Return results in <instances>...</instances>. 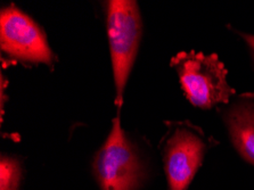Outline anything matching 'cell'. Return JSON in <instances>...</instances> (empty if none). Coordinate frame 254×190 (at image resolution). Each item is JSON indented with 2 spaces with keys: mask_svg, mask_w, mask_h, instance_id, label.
<instances>
[{
  "mask_svg": "<svg viewBox=\"0 0 254 190\" xmlns=\"http://www.w3.org/2000/svg\"><path fill=\"white\" fill-rule=\"evenodd\" d=\"M0 46L3 53L16 60L48 65L54 61L44 30L15 6L0 13Z\"/></svg>",
  "mask_w": 254,
  "mask_h": 190,
  "instance_id": "4",
  "label": "cell"
},
{
  "mask_svg": "<svg viewBox=\"0 0 254 190\" xmlns=\"http://www.w3.org/2000/svg\"><path fill=\"white\" fill-rule=\"evenodd\" d=\"M21 166L15 158L2 156L0 160V190H18Z\"/></svg>",
  "mask_w": 254,
  "mask_h": 190,
  "instance_id": "7",
  "label": "cell"
},
{
  "mask_svg": "<svg viewBox=\"0 0 254 190\" xmlns=\"http://www.w3.org/2000/svg\"><path fill=\"white\" fill-rule=\"evenodd\" d=\"M230 137L242 157L254 165V104H240L226 118Z\"/></svg>",
  "mask_w": 254,
  "mask_h": 190,
  "instance_id": "6",
  "label": "cell"
},
{
  "mask_svg": "<svg viewBox=\"0 0 254 190\" xmlns=\"http://www.w3.org/2000/svg\"><path fill=\"white\" fill-rule=\"evenodd\" d=\"M185 94L197 107L210 108L228 102L233 90L227 82V71L215 55L202 53H180L173 57Z\"/></svg>",
  "mask_w": 254,
  "mask_h": 190,
  "instance_id": "2",
  "label": "cell"
},
{
  "mask_svg": "<svg viewBox=\"0 0 254 190\" xmlns=\"http://www.w3.org/2000/svg\"><path fill=\"white\" fill-rule=\"evenodd\" d=\"M94 172L102 190H136L140 184V162L122 129L119 115L113 120L106 141L96 154Z\"/></svg>",
  "mask_w": 254,
  "mask_h": 190,
  "instance_id": "3",
  "label": "cell"
},
{
  "mask_svg": "<svg viewBox=\"0 0 254 190\" xmlns=\"http://www.w3.org/2000/svg\"><path fill=\"white\" fill-rule=\"evenodd\" d=\"M243 38L245 39V41L248 42V45L250 46V48L252 49V52L254 54V36H251V34H243Z\"/></svg>",
  "mask_w": 254,
  "mask_h": 190,
  "instance_id": "8",
  "label": "cell"
},
{
  "mask_svg": "<svg viewBox=\"0 0 254 190\" xmlns=\"http://www.w3.org/2000/svg\"><path fill=\"white\" fill-rule=\"evenodd\" d=\"M106 30L117 91L115 105L120 108L123 102V92L136 61L142 33L140 10L137 1H107Z\"/></svg>",
  "mask_w": 254,
  "mask_h": 190,
  "instance_id": "1",
  "label": "cell"
},
{
  "mask_svg": "<svg viewBox=\"0 0 254 190\" xmlns=\"http://www.w3.org/2000/svg\"><path fill=\"white\" fill-rule=\"evenodd\" d=\"M205 146L197 135L177 130L164 150L165 173L170 190H187L201 165Z\"/></svg>",
  "mask_w": 254,
  "mask_h": 190,
  "instance_id": "5",
  "label": "cell"
}]
</instances>
